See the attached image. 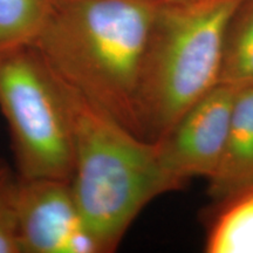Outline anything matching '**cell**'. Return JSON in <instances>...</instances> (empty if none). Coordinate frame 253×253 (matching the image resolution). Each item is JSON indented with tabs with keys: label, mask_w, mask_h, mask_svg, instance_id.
Segmentation results:
<instances>
[{
	"label": "cell",
	"mask_w": 253,
	"mask_h": 253,
	"mask_svg": "<svg viewBox=\"0 0 253 253\" xmlns=\"http://www.w3.org/2000/svg\"><path fill=\"white\" fill-rule=\"evenodd\" d=\"M162 1H178V0H162Z\"/></svg>",
	"instance_id": "cell-12"
},
{
	"label": "cell",
	"mask_w": 253,
	"mask_h": 253,
	"mask_svg": "<svg viewBox=\"0 0 253 253\" xmlns=\"http://www.w3.org/2000/svg\"><path fill=\"white\" fill-rule=\"evenodd\" d=\"M239 1H161L138 88V121L145 140H161L219 84L224 33Z\"/></svg>",
	"instance_id": "cell-3"
},
{
	"label": "cell",
	"mask_w": 253,
	"mask_h": 253,
	"mask_svg": "<svg viewBox=\"0 0 253 253\" xmlns=\"http://www.w3.org/2000/svg\"><path fill=\"white\" fill-rule=\"evenodd\" d=\"M209 253H253V186L226 202L208 237Z\"/></svg>",
	"instance_id": "cell-9"
},
{
	"label": "cell",
	"mask_w": 253,
	"mask_h": 253,
	"mask_svg": "<svg viewBox=\"0 0 253 253\" xmlns=\"http://www.w3.org/2000/svg\"><path fill=\"white\" fill-rule=\"evenodd\" d=\"M17 170L0 157V253H20L17 229Z\"/></svg>",
	"instance_id": "cell-11"
},
{
	"label": "cell",
	"mask_w": 253,
	"mask_h": 253,
	"mask_svg": "<svg viewBox=\"0 0 253 253\" xmlns=\"http://www.w3.org/2000/svg\"><path fill=\"white\" fill-rule=\"evenodd\" d=\"M0 112L21 178L71 179L73 135L61 84L32 45L0 49Z\"/></svg>",
	"instance_id": "cell-4"
},
{
	"label": "cell",
	"mask_w": 253,
	"mask_h": 253,
	"mask_svg": "<svg viewBox=\"0 0 253 253\" xmlns=\"http://www.w3.org/2000/svg\"><path fill=\"white\" fill-rule=\"evenodd\" d=\"M209 181L210 195L219 202L253 186V86L236 90L223 154Z\"/></svg>",
	"instance_id": "cell-7"
},
{
	"label": "cell",
	"mask_w": 253,
	"mask_h": 253,
	"mask_svg": "<svg viewBox=\"0 0 253 253\" xmlns=\"http://www.w3.org/2000/svg\"><path fill=\"white\" fill-rule=\"evenodd\" d=\"M52 5L53 0H0V49L31 45Z\"/></svg>",
	"instance_id": "cell-10"
},
{
	"label": "cell",
	"mask_w": 253,
	"mask_h": 253,
	"mask_svg": "<svg viewBox=\"0 0 253 253\" xmlns=\"http://www.w3.org/2000/svg\"><path fill=\"white\" fill-rule=\"evenodd\" d=\"M19 178L20 253H101L84 223L69 179Z\"/></svg>",
	"instance_id": "cell-5"
},
{
	"label": "cell",
	"mask_w": 253,
	"mask_h": 253,
	"mask_svg": "<svg viewBox=\"0 0 253 253\" xmlns=\"http://www.w3.org/2000/svg\"><path fill=\"white\" fill-rule=\"evenodd\" d=\"M219 84L253 86V0H240L224 33Z\"/></svg>",
	"instance_id": "cell-8"
},
{
	"label": "cell",
	"mask_w": 253,
	"mask_h": 253,
	"mask_svg": "<svg viewBox=\"0 0 253 253\" xmlns=\"http://www.w3.org/2000/svg\"><path fill=\"white\" fill-rule=\"evenodd\" d=\"M60 84L72 123L73 194L101 253L113 252L148 204L183 183L166 171L156 142Z\"/></svg>",
	"instance_id": "cell-2"
},
{
	"label": "cell",
	"mask_w": 253,
	"mask_h": 253,
	"mask_svg": "<svg viewBox=\"0 0 253 253\" xmlns=\"http://www.w3.org/2000/svg\"><path fill=\"white\" fill-rule=\"evenodd\" d=\"M236 88L218 84L192 104L156 143L161 163L173 178H211L225 145Z\"/></svg>",
	"instance_id": "cell-6"
},
{
	"label": "cell",
	"mask_w": 253,
	"mask_h": 253,
	"mask_svg": "<svg viewBox=\"0 0 253 253\" xmlns=\"http://www.w3.org/2000/svg\"><path fill=\"white\" fill-rule=\"evenodd\" d=\"M161 1L53 0L31 43L60 82L140 137L138 88Z\"/></svg>",
	"instance_id": "cell-1"
}]
</instances>
